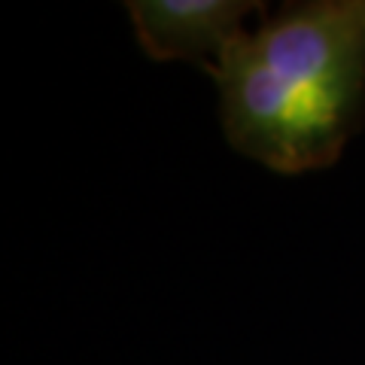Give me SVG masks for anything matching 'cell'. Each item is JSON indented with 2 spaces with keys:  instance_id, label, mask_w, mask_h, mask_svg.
<instances>
[{
  "instance_id": "cell-2",
  "label": "cell",
  "mask_w": 365,
  "mask_h": 365,
  "mask_svg": "<svg viewBox=\"0 0 365 365\" xmlns=\"http://www.w3.org/2000/svg\"><path fill=\"white\" fill-rule=\"evenodd\" d=\"M140 49L155 61H189L216 71L225 49L265 9L253 0H131L125 4Z\"/></svg>"
},
{
  "instance_id": "cell-1",
  "label": "cell",
  "mask_w": 365,
  "mask_h": 365,
  "mask_svg": "<svg viewBox=\"0 0 365 365\" xmlns=\"http://www.w3.org/2000/svg\"><path fill=\"white\" fill-rule=\"evenodd\" d=\"M241 155L277 174L332 168L365 125V0H295L262 16L210 73Z\"/></svg>"
}]
</instances>
